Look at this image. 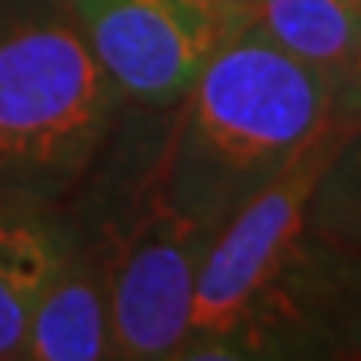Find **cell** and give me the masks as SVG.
Returning <instances> with one entry per match:
<instances>
[{
    "mask_svg": "<svg viewBox=\"0 0 361 361\" xmlns=\"http://www.w3.org/2000/svg\"><path fill=\"white\" fill-rule=\"evenodd\" d=\"M341 134L324 130L207 247L188 335L191 361L361 358V251L311 228L308 197Z\"/></svg>",
    "mask_w": 361,
    "mask_h": 361,
    "instance_id": "1",
    "label": "cell"
},
{
    "mask_svg": "<svg viewBox=\"0 0 361 361\" xmlns=\"http://www.w3.org/2000/svg\"><path fill=\"white\" fill-rule=\"evenodd\" d=\"M328 94L324 71L241 27L171 107L154 151L161 204L218 234L328 130Z\"/></svg>",
    "mask_w": 361,
    "mask_h": 361,
    "instance_id": "2",
    "label": "cell"
},
{
    "mask_svg": "<svg viewBox=\"0 0 361 361\" xmlns=\"http://www.w3.org/2000/svg\"><path fill=\"white\" fill-rule=\"evenodd\" d=\"M121 107L67 0H0V194L67 204Z\"/></svg>",
    "mask_w": 361,
    "mask_h": 361,
    "instance_id": "3",
    "label": "cell"
},
{
    "mask_svg": "<svg viewBox=\"0 0 361 361\" xmlns=\"http://www.w3.org/2000/svg\"><path fill=\"white\" fill-rule=\"evenodd\" d=\"M128 221H107L87 238L101 247L111 298V345L121 361H168L194 311L197 271L214 231L178 218L154 191V164Z\"/></svg>",
    "mask_w": 361,
    "mask_h": 361,
    "instance_id": "4",
    "label": "cell"
},
{
    "mask_svg": "<svg viewBox=\"0 0 361 361\" xmlns=\"http://www.w3.org/2000/svg\"><path fill=\"white\" fill-rule=\"evenodd\" d=\"M124 104L171 111L245 27L241 0H67Z\"/></svg>",
    "mask_w": 361,
    "mask_h": 361,
    "instance_id": "5",
    "label": "cell"
},
{
    "mask_svg": "<svg viewBox=\"0 0 361 361\" xmlns=\"http://www.w3.org/2000/svg\"><path fill=\"white\" fill-rule=\"evenodd\" d=\"M71 218V214H67ZM111 298L101 247L71 218V245L40 291L20 361H111Z\"/></svg>",
    "mask_w": 361,
    "mask_h": 361,
    "instance_id": "6",
    "label": "cell"
},
{
    "mask_svg": "<svg viewBox=\"0 0 361 361\" xmlns=\"http://www.w3.org/2000/svg\"><path fill=\"white\" fill-rule=\"evenodd\" d=\"M67 245V204L0 194V361H20L34 305Z\"/></svg>",
    "mask_w": 361,
    "mask_h": 361,
    "instance_id": "7",
    "label": "cell"
},
{
    "mask_svg": "<svg viewBox=\"0 0 361 361\" xmlns=\"http://www.w3.org/2000/svg\"><path fill=\"white\" fill-rule=\"evenodd\" d=\"M241 7L247 30L328 78L361 40L358 0H241Z\"/></svg>",
    "mask_w": 361,
    "mask_h": 361,
    "instance_id": "8",
    "label": "cell"
},
{
    "mask_svg": "<svg viewBox=\"0 0 361 361\" xmlns=\"http://www.w3.org/2000/svg\"><path fill=\"white\" fill-rule=\"evenodd\" d=\"M308 221L322 238L361 251V128L341 134L324 157L308 197Z\"/></svg>",
    "mask_w": 361,
    "mask_h": 361,
    "instance_id": "9",
    "label": "cell"
},
{
    "mask_svg": "<svg viewBox=\"0 0 361 361\" xmlns=\"http://www.w3.org/2000/svg\"><path fill=\"white\" fill-rule=\"evenodd\" d=\"M355 128H361V40L331 74L328 94V130L348 134Z\"/></svg>",
    "mask_w": 361,
    "mask_h": 361,
    "instance_id": "10",
    "label": "cell"
},
{
    "mask_svg": "<svg viewBox=\"0 0 361 361\" xmlns=\"http://www.w3.org/2000/svg\"><path fill=\"white\" fill-rule=\"evenodd\" d=\"M358 4H361V0H358Z\"/></svg>",
    "mask_w": 361,
    "mask_h": 361,
    "instance_id": "11",
    "label": "cell"
}]
</instances>
